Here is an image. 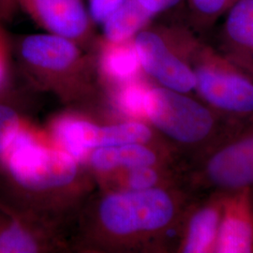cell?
Here are the masks:
<instances>
[{"label":"cell","mask_w":253,"mask_h":253,"mask_svg":"<svg viewBox=\"0 0 253 253\" xmlns=\"http://www.w3.org/2000/svg\"><path fill=\"white\" fill-rule=\"evenodd\" d=\"M133 42L142 69L165 88L185 93L195 87L194 72L183 55L196 47L188 29L151 23Z\"/></svg>","instance_id":"6da1fadb"},{"label":"cell","mask_w":253,"mask_h":253,"mask_svg":"<svg viewBox=\"0 0 253 253\" xmlns=\"http://www.w3.org/2000/svg\"><path fill=\"white\" fill-rule=\"evenodd\" d=\"M0 162L9 176L27 190L67 185L73 180L77 171L70 154L41 146L22 126L0 156Z\"/></svg>","instance_id":"7a4b0ae2"},{"label":"cell","mask_w":253,"mask_h":253,"mask_svg":"<svg viewBox=\"0 0 253 253\" xmlns=\"http://www.w3.org/2000/svg\"><path fill=\"white\" fill-rule=\"evenodd\" d=\"M170 197L161 190H136L111 195L100 207V217L109 231L126 235L165 226L172 218Z\"/></svg>","instance_id":"3957f363"},{"label":"cell","mask_w":253,"mask_h":253,"mask_svg":"<svg viewBox=\"0 0 253 253\" xmlns=\"http://www.w3.org/2000/svg\"><path fill=\"white\" fill-rule=\"evenodd\" d=\"M146 117L167 135L183 143H195L210 131L213 120L198 102L165 87L150 88Z\"/></svg>","instance_id":"277c9868"},{"label":"cell","mask_w":253,"mask_h":253,"mask_svg":"<svg viewBox=\"0 0 253 253\" xmlns=\"http://www.w3.org/2000/svg\"><path fill=\"white\" fill-rule=\"evenodd\" d=\"M193 71L195 87L217 107L235 112L253 111V84L214 54L205 50Z\"/></svg>","instance_id":"5b68a950"},{"label":"cell","mask_w":253,"mask_h":253,"mask_svg":"<svg viewBox=\"0 0 253 253\" xmlns=\"http://www.w3.org/2000/svg\"><path fill=\"white\" fill-rule=\"evenodd\" d=\"M18 54L32 72L54 80L74 78L84 64L77 42L46 32L23 37Z\"/></svg>","instance_id":"8992f818"},{"label":"cell","mask_w":253,"mask_h":253,"mask_svg":"<svg viewBox=\"0 0 253 253\" xmlns=\"http://www.w3.org/2000/svg\"><path fill=\"white\" fill-rule=\"evenodd\" d=\"M57 140L73 159L82 160L90 148L142 144L149 140V128L129 122L115 126H94L88 122L64 119L55 128Z\"/></svg>","instance_id":"52a82bcc"},{"label":"cell","mask_w":253,"mask_h":253,"mask_svg":"<svg viewBox=\"0 0 253 253\" xmlns=\"http://www.w3.org/2000/svg\"><path fill=\"white\" fill-rule=\"evenodd\" d=\"M25 11L46 33L77 42H88L94 34V22L83 0H17Z\"/></svg>","instance_id":"ba28073f"},{"label":"cell","mask_w":253,"mask_h":253,"mask_svg":"<svg viewBox=\"0 0 253 253\" xmlns=\"http://www.w3.org/2000/svg\"><path fill=\"white\" fill-rule=\"evenodd\" d=\"M208 173L223 187L238 188L253 183V138L218 152L208 164Z\"/></svg>","instance_id":"9c48e42d"},{"label":"cell","mask_w":253,"mask_h":253,"mask_svg":"<svg viewBox=\"0 0 253 253\" xmlns=\"http://www.w3.org/2000/svg\"><path fill=\"white\" fill-rule=\"evenodd\" d=\"M154 17L138 0H125L100 25L103 39L112 42L131 41L152 23Z\"/></svg>","instance_id":"30bf717a"},{"label":"cell","mask_w":253,"mask_h":253,"mask_svg":"<svg viewBox=\"0 0 253 253\" xmlns=\"http://www.w3.org/2000/svg\"><path fill=\"white\" fill-rule=\"evenodd\" d=\"M133 40L112 42L103 39L100 68L102 74L110 81L123 84L135 80L140 71L143 70Z\"/></svg>","instance_id":"8fae6325"},{"label":"cell","mask_w":253,"mask_h":253,"mask_svg":"<svg viewBox=\"0 0 253 253\" xmlns=\"http://www.w3.org/2000/svg\"><path fill=\"white\" fill-rule=\"evenodd\" d=\"M253 225L243 202L230 206L220 225L217 240V253H251Z\"/></svg>","instance_id":"7c38bea8"},{"label":"cell","mask_w":253,"mask_h":253,"mask_svg":"<svg viewBox=\"0 0 253 253\" xmlns=\"http://www.w3.org/2000/svg\"><path fill=\"white\" fill-rule=\"evenodd\" d=\"M225 15L223 35L228 44L253 56V0H238Z\"/></svg>","instance_id":"4fadbf2b"},{"label":"cell","mask_w":253,"mask_h":253,"mask_svg":"<svg viewBox=\"0 0 253 253\" xmlns=\"http://www.w3.org/2000/svg\"><path fill=\"white\" fill-rule=\"evenodd\" d=\"M155 161V155L139 144L100 147L91 156L93 166L100 170H110L118 166L131 169L150 166Z\"/></svg>","instance_id":"5bb4252c"},{"label":"cell","mask_w":253,"mask_h":253,"mask_svg":"<svg viewBox=\"0 0 253 253\" xmlns=\"http://www.w3.org/2000/svg\"><path fill=\"white\" fill-rule=\"evenodd\" d=\"M218 213L216 209L206 208L198 212L190 222L184 252L207 253L217 236Z\"/></svg>","instance_id":"9a60e30c"},{"label":"cell","mask_w":253,"mask_h":253,"mask_svg":"<svg viewBox=\"0 0 253 253\" xmlns=\"http://www.w3.org/2000/svg\"><path fill=\"white\" fill-rule=\"evenodd\" d=\"M191 25L207 28L225 15L238 0H185Z\"/></svg>","instance_id":"2e32d148"},{"label":"cell","mask_w":253,"mask_h":253,"mask_svg":"<svg viewBox=\"0 0 253 253\" xmlns=\"http://www.w3.org/2000/svg\"><path fill=\"white\" fill-rule=\"evenodd\" d=\"M149 87L137 79L121 84L118 94V105L128 116H146V103Z\"/></svg>","instance_id":"e0dca14e"},{"label":"cell","mask_w":253,"mask_h":253,"mask_svg":"<svg viewBox=\"0 0 253 253\" xmlns=\"http://www.w3.org/2000/svg\"><path fill=\"white\" fill-rule=\"evenodd\" d=\"M32 236L18 221H10L0 229V253H28L36 252Z\"/></svg>","instance_id":"ac0fdd59"},{"label":"cell","mask_w":253,"mask_h":253,"mask_svg":"<svg viewBox=\"0 0 253 253\" xmlns=\"http://www.w3.org/2000/svg\"><path fill=\"white\" fill-rule=\"evenodd\" d=\"M21 126L18 114L9 106L0 103V156L8 147Z\"/></svg>","instance_id":"d6986e66"},{"label":"cell","mask_w":253,"mask_h":253,"mask_svg":"<svg viewBox=\"0 0 253 253\" xmlns=\"http://www.w3.org/2000/svg\"><path fill=\"white\" fill-rule=\"evenodd\" d=\"M88 11L95 25H101L125 0H88Z\"/></svg>","instance_id":"ffe728a7"},{"label":"cell","mask_w":253,"mask_h":253,"mask_svg":"<svg viewBox=\"0 0 253 253\" xmlns=\"http://www.w3.org/2000/svg\"><path fill=\"white\" fill-rule=\"evenodd\" d=\"M157 173L148 166L132 168L128 182L130 187L136 190L150 189L157 181Z\"/></svg>","instance_id":"44dd1931"},{"label":"cell","mask_w":253,"mask_h":253,"mask_svg":"<svg viewBox=\"0 0 253 253\" xmlns=\"http://www.w3.org/2000/svg\"><path fill=\"white\" fill-rule=\"evenodd\" d=\"M145 9L158 15L162 12L167 11L178 5L183 0H138Z\"/></svg>","instance_id":"7402d4cb"},{"label":"cell","mask_w":253,"mask_h":253,"mask_svg":"<svg viewBox=\"0 0 253 253\" xmlns=\"http://www.w3.org/2000/svg\"><path fill=\"white\" fill-rule=\"evenodd\" d=\"M19 9L17 0H0V23L11 22Z\"/></svg>","instance_id":"603a6c76"},{"label":"cell","mask_w":253,"mask_h":253,"mask_svg":"<svg viewBox=\"0 0 253 253\" xmlns=\"http://www.w3.org/2000/svg\"><path fill=\"white\" fill-rule=\"evenodd\" d=\"M0 23V86L3 84L7 73V37Z\"/></svg>","instance_id":"cb8c5ba5"}]
</instances>
